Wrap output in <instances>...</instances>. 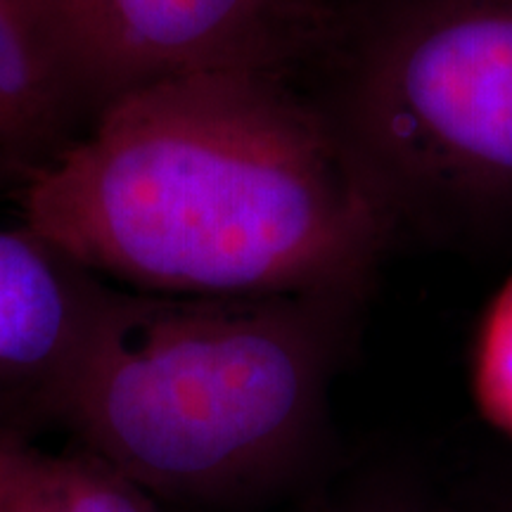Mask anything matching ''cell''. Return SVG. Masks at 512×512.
<instances>
[{"instance_id": "obj_2", "label": "cell", "mask_w": 512, "mask_h": 512, "mask_svg": "<svg viewBox=\"0 0 512 512\" xmlns=\"http://www.w3.org/2000/svg\"><path fill=\"white\" fill-rule=\"evenodd\" d=\"M351 299L169 297L86 273L72 337L38 394L143 489H219L309 434Z\"/></svg>"}, {"instance_id": "obj_9", "label": "cell", "mask_w": 512, "mask_h": 512, "mask_svg": "<svg viewBox=\"0 0 512 512\" xmlns=\"http://www.w3.org/2000/svg\"><path fill=\"white\" fill-rule=\"evenodd\" d=\"M3 164H8V159H5L3 155H0V169H3Z\"/></svg>"}, {"instance_id": "obj_8", "label": "cell", "mask_w": 512, "mask_h": 512, "mask_svg": "<svg viewBox=\"0 0 512 512\" xmlns=\"http://www.w3.org/2000/svg\"><path fill=\"white\" fill-rule=\"evenodd\" d=\"M475 396L479 411L512 434V275L482 320L475 347Z\"/></svg>"}, {"instance_id": "obj_4", "label": "cell", "mask_w": 512, "mask_h": 512, "mask_svg": "<svg viewBox=\"0 0 512 512\" xmlns=\"http://www.w3.org/2000/svg\"><path fill=\"white\" fill-rule=\"evenodd\" d=\"M76 131L124 95L211 69L280 74L323 29L318 0H3Z\"/></svg>"}, {"instance_id": "obj_5", "label": "cell", "mask_w": 512, "mask_h": 512, "mask_svg": "<svg viewBox=\"0 0 512 512\" xmlns=\"http://www.w3.org/2000/svg\"><path fill=\"white\" fill-rule=\"evenodd\" d=\"M86 273L27 230L0 228V375L41 382L72 337Z\"/></svg>"}, {"instance_id": "obj_7", "label": "cell", "mask_w": 512, "mask_h": 512, "mask_svg": "<svg viewBox=\"0 0 512 512\" xmlns=\"http://www.w3.org/2000/svg\"><path fill=\"white\" fill-rule=\"evenodd\" d=\"M74 133L72 114L0 0V155L38 166Z\"/></svg>"}, {"instance_id": "obj_1", "label": "cell", "mask_w": 512, "mask_h": 512, "mask_svg": "<svg viewBox=\"0 0 512 512\" xmlns=\"http://www.w3.org/2000/svg\"><path fill=\"white\" fill-rule=\"evenodd\" d=\"M19 207L69 266L169 297H358L396 226L328 112L247 69L114 100Z\"/></svg>"}, {"instance_id": "obj_3", "label": "cell", "mask_w": 512, "mask_h": 512, "mask_svg": "<svg viewBox=\"0 0 512 512\" xmlns=\"http://www.w3.org/2000/svg\"><path fill=\"white\" fill-rule=\"evenodd\" d=\"M325 112L394 223L512 221V0H389Z\"/></svg>"}, {"instance_id": "obj_6", "label": "cell", "mask_w": 512, "mask_h": 512, "mask_svg": "<svg viewBox=\"0 0 512 512\" xmlns=\"http://www.w3.org/2000/svg\"><path fill=\"white\" fill-rule=\"evenodd\" d=\"M0 512H159L147 489L83 448L50 453L0 422Z\"/></svg>"}]
</instances>
